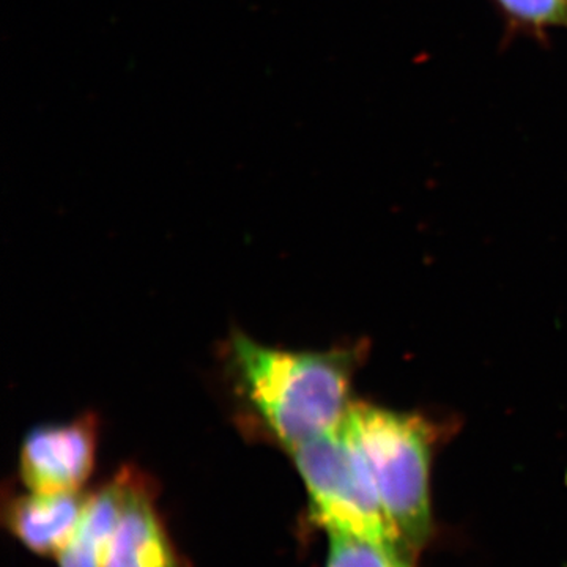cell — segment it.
<instances>
[{"mask_svg": "<svg viewBox=\"0 0 567 567\" xmlns=\"http://www.w3.org/2000/svg\"><path fill=\"white\" fill-rule=\"evenodd\" d=\"M80 492L17 496L6 506V524L17 539L39 555H55L69 546L85 505Z\"/></svg>", "mask_w": 567, "mask_h": 567, "instance_id": "obj_6", "label": "cell"}, {"mask_svg": "<svg viewBox=\"0 0 567 567\" xmlns=\"http://www.w3.org/2000/svg\"><path fill=\"white\" fill-rule=\"evenodd\" d=\"M324 567H413L399 548L347 535H328Z\"/></svg>", "mask_w": 567, "mask_h": 567, "instance_id": "obj_8", "label": "cell"}, {"mask_svg": "<svg viewBox=\"0 0 567 567\" xmlns=\"http://www.w3.org/2000/svg\"><path fill=\"white\" fill-rule=\"evenodd\" d=\"M230 357L254 415L290 453L344 423L352 406L353 350L289 352L237 334Z\"/></svg>", "mask_w": 567, "mask_h": 567, "instance_id": "obj_1", "label": "cell"}, {"mask_svg": "<svg viewBox=\"0 0 567 567\" xmlns=\"http://www.w3.org/2000/svg\"><path fill=\"white\" fill-rule=\"evenodd\" d=\"M103 567H188L153 503L152 487L136 473Z\"/></svg>", "mask_w": 567, "mask_h": 567, "instance_id": "obj_5", "label": "cell"}, {"mask_svg": "<svg viewBox=\"0 0 567 567\" xmlns=\"http://www.w3.org/2000/svg\"><path fill=\"white\" fill-rule=\"evenodd\" d=\"M566 2H567V0H566Z\"/></svg>", "mask_w": 567, "mask_h": 567, "instance_id": "obj_10", "label": "cell"}, {"mask_svg": "<svg viewBox=\"0 0 567 567\" xmlns=\"http://www.w3.org/2000/svg\"><path fill=\"white\" fill-rule=\"evenodd\" d=\"M511 20L535 31L567 29L566 0H496Z\"/></svg>", "mask_w": 567, "mask_h": 567, "instance_id": "obj_9", "label": "cell"}, {"mask_svg": "<svg viewBox=\"0 0 567 567\" xmlns=\"http://www.w3.org/2000/svg\"><path fill=\"white\" fill-rule=\"evenodd\" d=\"M344 427L363 457L399 548L415 558L432 532L431 425L420 416L357 404L350 406Z\"/></svg>", "mask_w": 567, "mask_h": 567, "instance_id": "obj_2", "label": "cell"}, {"mask_svg": "<svg viewBox=\"0 0 567 567\" xmlns=\"http://www.w3.org/2000/svg\"><path fill=\"white\" fill-rule=\"evenodd\" d=\"M136 472L125 468L99 492L89 495L76 532L59 554L61 567H103L104 555L117 528Z\"/></svg>", "mask_w": 567, "mask_h": 567, "instance_id": "obj_7", "label": "cell"}, {"mask_svg": "<svg viewBox=\"0 0 567 567\" xmlns=\"http://www.w3.org/2000/svg\"><path fill=\"white\" fill-rule=\"evenodd\" d=\"M96 445L99 421L93 415L33 429L21 446L22 483L39 494L80 492L95 466Z\"/></svg>", "mask_w": 567, "mask_h": 567, "instance_id": "obj_4", "label": "cell"}, {"mask_svg": "<svg viewBox=\"0 0 567 567\" xmlns=\"http://www.w3.org/2000/svg\"><path fill=\"white\" fill-rule=\"evenodd\" d=\"M290 454L303 477L312 517L328 535L363 537L399 548L363 457L344 423Z\"/></svg>", "mask_w": 567, "mask_h": 567, "instance_id": "obj_3", "label": "cell"}]
</instances>
